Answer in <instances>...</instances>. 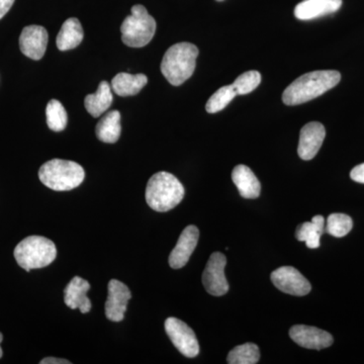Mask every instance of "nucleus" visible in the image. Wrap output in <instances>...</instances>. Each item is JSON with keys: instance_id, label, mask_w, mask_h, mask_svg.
I'll use <instances>...</instances> for the list:
<instances>
[{"instance_id": "f03ea898", "label": "nucleus", "mask_w": 364, "mask_h": 364, "mask_svg": "<svg viewBox=\"0 0 364 364\" xmlns=\"http://www.w3.org/2000/svg\"><path fill=\"white\" fill-rule=\"evenodd\" d=\"M198 49L191 43H178L170 47L163 57L161 72L170 85H181L196 70Z\"/></svg>"}, {"instance_id": "2eb2a0df", "label": "nucleus", "mask_w": 364, "mask_h": 364, "mask_svg": "<svg viewBox=\"0 0 364 364\" xmlns=\"http://www.w3.org/2000/svg\"><path fill=\"white\" fill-rule=\"evenodd\" d=\"M342 6V0H304L294 9L298 20L311 21L336 13Z\"/></svg>"}, {"instance_id": "a878e982", "label": "nucleus", "mask_w": 364, "mask_h": 364, "mask_svg": "<svg viewBox=\"0 0 364 364\" xmlns=\"http://www.w3.org/2000/svg\"><path fill=\"white\" fill-rule=\"evenodd\" d=\"M352 228H353V221L349 215L332 214L328 217L326 232L336 238H342L350 233Z\"/></svg>"}, {"instance_id": "a211bd4d", "label": "nucleus", "mask_w": 364, "mask_h": 364, "mask_svg": "<svg viewBox=\"0 0 364 364\" xmlns=\"http://www.w3.org/2000/svg\"><path fill=\"white\" fill-rule=\"evenodd\" d=\"M148 78L145 74L122 73L117 74L112 81V90L119 97H133L138 95L144 86L147 85Z\"/></svg>"}, {"instance_id": "9b49d317", "label": "nucleus", "mask_w": 364, "mask_h": 364, "mask_svg": "<svg viewBox=\"0 0 364 364\" xmlns=\"http://www.w3.org/2000/svg\"><path fill=\"white\" fill-rule=\"evenodd\" d=\"M289 337L299 346L315 350H322L333 344V337L330 333L311 326H294L289 330Z\"/></svg>"}, {"instance_id": "f8f14e48", "label": "nucleus", "mask_w": 364, "mask_h": 364, "mask_svg": "<svg viewBox=\"0 0 364 364\" xmlns=\"http://www.w3.org/2000/svg\"><path fill=\"white\" fill-rule=\"evenodd\" d=\"M48 40L49 36L44 26H26L21 33V51L30 59L41 60L47 49Z\"/></svg>"}, {"instance_id": "2f4dec72", "label": "nucleus", "mask_w": 364, "mask_h": 364, "mask_svg": "<svg viewBox=\"0 0 364 364\" xmlns=\"http://www.w3.org/2000/svg\"><path fill=\"white\" fill-rule=\"evenodd\" d=\"M217 1H224V0H217Z\"/></svg>"}, {"instance_id": "20e7f679", "label": "nucleus", "mask_w": 364, "mask_h": 364, "mask_svg": "<svg viewBox=\"0 0 364 364\" xmlns=\"http://www.w3.org/2000/svg\"><path fill=\"white\" fill-rule=\"evenodd\" d=\"M39 178L47 188L56 191H68L78 188L85 178V169L78 163L53 159L39 170Z\"/></svg>"}, {"instance_id": "c85d7f7f", "label": "nucleus", "mask_w": 364, "mask_h": 364, "mask_svg": "<svg viewBox=\"0 0 364 364\" xmlns=\"http://www.w3.org/2000/svg\"><path fill=\"white\" fill-rule=\"evenodd\" d=\"M14 4V0H0V20L9 13Z\"/></svg>"}, {"instance_id": "dca6fc26", "label": "nucleus", "mask_w": 364, "mask_h": 364, "mask_svg": "<svg viewBox=\"0 0 364 364\" xmlns=\"http://www.w3.org/2000/svg\"><path fill=\"white\" fill-rule=\"evenodd\" d=\"M90 284L87 280L75 277L71 279L68 286L64 289V301L67 306L72 310H80L82 314H87L91 310V301L87 293Z\"/></svg>"}, {"instance_id": "393cba45", "label": "nucleus", "mask_w": 364, "mask_h": 364, "mask_svg": "<svg viewBox=\"0 0 364 364\" xmlns=\"http://www.w3.org/2000/svg\"><path fill=\"white\" fill-rule=\"evenodd\" d=\"M236 90H234L233 86L228 85L223 86L215 91L214 95L208 98L207 105H205V109L208 114H215L223 111L235 97H237Z\"/></svg>"}, {"instance_id": "c756f323", "label": "nucleus", "mask_w": 364, "mask_h": 364, "mask_svg": "<svg viewBox=\"0 0 364 364\" xmlns=\"http://www.w3.org/2000/svg\"><path fill=\"white\" fill-rule=\"evenodd\" d=\"M70 361L66 359L56 358H47L41 361V364H70Z\"/></svg>"}, {"instance_id": "9d476101", "label": "nucleus", "mask_w": 364, "mask_h": 364, "mask_svg": "<svg viewBox=\"0 0 364 364\" xmlns=\"http://www.w3.org/2000/svg\"><path fill=\"white\" fill-rule=\"evenodd\" d=\"M131 298V291L124 282L112 279L109 282V296L105 303L107 318L112 322H122Z\"/></svg>"}, {"instance_id": "4468645a", "label": "nucleus", "mask_w": 364, "mask_h": 364, "mask_svg": "<svg viewBox=\"0 0 364 364\" xmlns=\"http://www.w3.org/2000/svg\"><path fill=\"white\" fill-rule=\"evenodd\" d=\"M200 238L198 227L188 226L182 231L176 247L169 255V265L174 269L186 267Z\"/></svg>"}, {"instance_id": "f3484780", "label": "nucleus", "mask_w": 364, "mask_h": 364, "mask_svg": "<svg viewBox=\"0 0 364 364\" xmlns=\"http://www.w3.org/2000/svg\"><path fill=\"white\" fill-rule=\"evenodd\" d=\"M232 179L244 198H257L260 196L261 186L252 170L246 165H238L232 172Z\"/></svg>"}, {"instance_id": "39448f33", "label": "nucleus", "mask_w": 364, "mask_h": 364, "mask_svg": "<svg viewBox=\"0 0 364 364\" xmlns=\"http://www.w3.org/2000/svg\"><path fill=\"white\" fill-rule=\"evenodd\" d=\"M16 262L26 272L51 264L56 259L57 249L54 242L42 236L26 237L14 249Z\"/></svg>"}, {"instance_id": "423d86ee", "label": "nucleus", "mask_w": 364, "mask_h": 364, "mask_svg": "<svg viewBox=\"0 0 364 364\" xmlns=\"http://www.w3.org/2000/svg\"><path fill=\"white\" fill-rule=\"evenodd\" d=\"M156 32V21L145 6L132 7L131 16L124 18L121 26L122 40L131 48H142L149 44Z\"/></svg>"}, {"instance_id": "7c9ffc66", "label": "nucleus", "mask_w": 364, "mask_h": 364, "mask_svg": "<svg viewBox=\"0 0 364 364\" xmlns=\"http://www.w3.org/2000/svg\"><path fill=\"white\" fill-rule=\"evenodd\" d=\"M2 340H4V336H2L1 333H0V344H1ZM2 354H4V352H2L1 346H0V358H2Z\"/></svg>"}, {"instance_id": "6ab92c4d", "label": "nucleus", "mask_w": 364, "mask_h": 364, "mask_svg": "<svg viewBox=\"0 0 364 364\" xmlns=\"http://www.w3.org/2000/svg\"><path fill=\"white\" fill-rule=\"evenodd\" d=\"M83 36L85 33L80 21L76 18H68L61 26L57 37V47L60 51L75 49L82 42Z\"/></svg>"}, {"instance_id": "7ed1b4c3", "label": "nucleus", "mask_w": 364, "mask_h": 364, "mask_svg": "<svg viewBox=\"0 0 364 364\" xmlns=\"http://www.w3.org/2000/svg\"><path fill=\"white\" fill-rule=\"evenodd\" d=\"M184 193L183 186L173 174L157 172L148 181L146 200L152 210L165 213L179 205Z\"/></svg>"}, {"instance_id": "b1692460", "label": "nucleus", "mask_w": 364, "mask_h": 364, "mask_svg": "<svg viewBox=\"0 0 364 364\" xmlns=\"http://www.w3.org/2000/svg\"><path fill=\"white\" fill-rule=\"evenodd\" d=\"M48 127L54 132L65 130L68 123V116L63 105L57 100H50L46 107Z\"/></svg>"}, {"instance_id": "bb28decb", "label": "nucleus", "mask_w": 364, "mask_h": 364, "mask_svg": "<svg viewBox=\"0 0 364 364\" xmlns=\"http://www.w3.org/2000/svg\"><path fill=\"white\" fill-rule=\"evenodd\" d=\"M261 82V74L258 71H248L241 74L236 80L232 83L237 95H245L252 92L258 87Z\"/></svg>"}, {"instance_id": "6e6552de", "label": "nucleus", "mask_w": 364, "mask_h": 364, "mask_svg": "<svg viewBox=\"0 0 364 364\" xmlns=\"http://www.w3.org/2000/svg\"><path fill=\"white\" fill-rule=\"evenodd\" d=\"M227 258L224 254L215 252L210 255V259L203 273V284L205 291L215 296H222L229 291L225 267Z\"/></svg>"}, {"instance_id": "0eeeda50", "label": "nucleus", "mask_w": 364, "mask_h": 364, "mask_svg": "<svg viewBox=\"0 0 364 364\" xmlns=\"http://www.w3.org/2000/svg\"><path fill=\"white\" fill-rule=\"evenodd\" d=\"M165 331L182 355L193 358L200 353V345L193 330L177 318L165 321Z\"/></svg>"}, {"instance_id": "5701e85b", "label": "nucleus", "mask_w": 364, "mask_h": 364, "mask_svg": "<svg viewBox=\"0 0 364 364\" xmlns=\"http://www.w3.org/2000/svg\"><path fill=\"white\" fill-rule=\"evenodd\" d=\"M260 351L257 345L246 343L239 345L230 351L227 363L230 364H255L259 363Z\"/></svg>"}, {"instance_id": "cd10ccee", "label": "nucleus", "mask_w": 364, "mask_h": 364, "mask_svg": "<svg viewBox=\"0 0 364 364\" xmlns=\"http://www.w3.org/2000/svg\"><path fill=\"white\" fill-rule=\"evenodd\" d=\"M350 177L352 181L364 184V163L358 165L351 170Z\"/></svg>"}, {"instance_id": "f257e3e1", "label": "nucleus", "mask_w": 364, "mask_h": 364, "mask_svg": "<svg viewBox=\"0 0 364 364\" xmlns=\"http://www.w3.org/2000/svg\"><path fill=\"white\" fill-rule=\"evenodd\" d=\"M341 80V74L335 70H320L304 74L291 83L282 95L287 105L305 104L332 90Z\"/></svg>"}, {"instance_id": "1a4fd4ad", "label": "nucleus", "mask_w": 364, "mask_h": 364, "mask_svg": "<svg viewBox=\"0 0 364 364\" xmlns=\"http://www.w3.org/2000/svg\"><path fill=\"white\" fill-rule=\"evenodd\" d=\"M272 282L275 287L282 293L291 294V296H304L310 294L312 286L309 280L291 267H282L277 268L272 273Z\"/></svg>"}, {"instance_id": "412c9836", "label": "nucleus", "mask_w": 364, "mask_h": 364, "mask_svg": "<svg viewBox=\"0 0 364 364\" xmlns=\"http://www.w3.org/2000/svg\"><path fill=\"white\" fill-rule=\"evenodd\" d=\"M121 114L119 111L107 112L100 119L95 128L98 140L107 144L117 142L121 136Z\"/></svg>"}, {"instance_id": "aec40b11", "label": "nucleus", "mask_w": 364, "mask_h": 364, "mask_svg": "<svg viewBox=\"0 0 364 364\" xmlns=\"http://www.w3.org/2000/svg\"><path fill=\"white\" fill-rule=\"evenodd\" d=\"M112 86L107 81H102L98 86L97 92L86 95L85 105L86 111L93 117L105 114L112 104Z\"/></svg>"}, {"instance_id": "4be33fe9", "label": "nucleus", "mask_w": 364, "mask_h": 364, "mask_svg": "<svg viewBox=\"0 0 364 364\" xmlns=\"http://www.w3.org/2000/svg\"><path fill=\"white\" fill-rule=\"evenodd\" d=\"M325 232V219L323 215H315L312 221L306 222L298 227L296 237L299 241L305 242L306 247H320L321 236Z\"/></svg>"}, {"instance_id": "ddd939ff", "label": "nucleus", "mask_w": 364, "mask_h": 364, "mask_svg": "<svg viewBox=\"0 0 364 364\" xmlns=\"http://www.w3.org/2000/svg\"><path fill=\"white\" fill-rule=\"evenodd\" d=\"M326 136L325 127L318 122H312L303 127L299 134V156L303 160H312L322 147Z\"/></svg>"}]
</instances>
